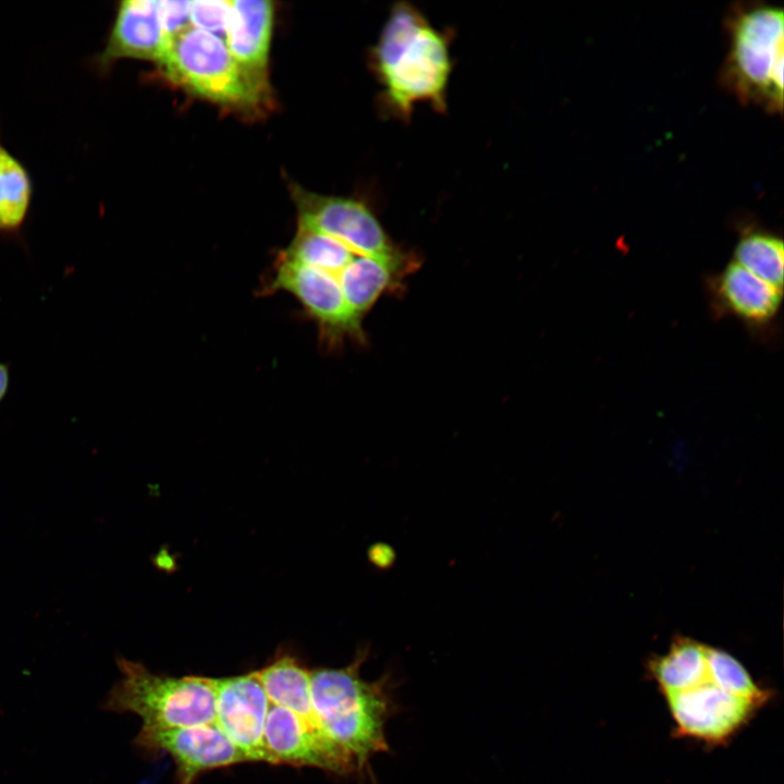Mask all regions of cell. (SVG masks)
<instances>
[{
  "label": "cell",
  "instance_id": "cell-4",
  "mask_svg": "<svg viewBox=\"0 0 784 784\" xmlns=\"http://www.w3.org/2000/svg\"><path fill=\"white\" fill-rule=\"evenodd\" d=\"M783 11L761 7L730 23L731 49L724 82L743 100L781 112L783 106Z\"/></svg>",
  "mask_w": 784,
  "mask_h": 784
},
{
  "label": "cell",
  "instance_id": "cell-18",
  "mask_svg": "<svg viewBox=\"0 0 784 784\" xmlns=\"http://www.w3.org/2000/svg\"><path fill=\"white\" fill-rule=\"evenodd\" d=\"M32 199L29 174L0 142V233L17 232Z\"/></svg>",
  "mask_w": 784,
  "mask_h": 784
},
{
  "label": "cell",
  "instance_id": "cell-13",
  "mask_svg": "<svg viewBox=\"0 0 784 784\" xmlns=\"http://www.w3.org/2000/svg\"><path fill=\"white\" fill-rule=\"evenodd\" d=\"M164 46L158 1L126 0L119 3L105 49L95 62L101 73L124 58L158 63Z\"/></svg>",
  "mask_w": 784,
  "mask_h": 784
},
{
  "label": "cell",
  "instance_id": "cell-12",
  "mask_svg": "<svg viewBox=\"0 0 784 784\" xmlns=\"http://www.w3.org/2000/svg\"><path fill=\"white\" fill-rule=\"evenodd\" d=\"M666 696L679 730L706 739H720L731 734L755 705L719 688L710 681Z\"/></svg>",
  "mask_w": 784,
  "mask_h": 784
},
{
  "label": "cell",
  "instance_id": "cell-17",
  "mask_svg": "<svg viewBox=\"0 0 784 784\" xmlns=\"http://www.w3.org/2000/svg\"><path fill=\"white\" fill-rule=\"evenodd\" d=\"M357 256L338 240L298 225L293 241L278 257L324 271L339 282L340 274Z\"/></svg>",
  "mask_w": 784,
  "mask_h": 784
},
{
  "label": "cell",
  "instance_id": "cell-21",
  "mask_svg": "<svg viewBox=\"0 0 784 784\" xmlns=\"http://www.w3.org/2000/svg\"><path fill=\"white\" fill-rule=\"evenodd\" d=\"M191 25L225 40L231 17V1L197 0L189 4Z\"/></svg>",
  "mask_w": 784,
  "mask_h": 784
},
{
  "label": "cell",
  "instance_id": "cell-22",
  "mask_svg": "<svg viewBox=\"0 0 784 784\" xmlns=\"http://www.w3.org/2000/svg\"><path fill=\"white\" fill-rule=\"evenodd\" d=\"M191 1H158L159 20L166 44L192 27L189 17ZM166 47V46H164Z\"/></svg>",
  "mask_w": 784,
  "mask_h": 784
},
{
  "label": "cell",
  "instance_id": "cell-15",
  "mask_svg": "<svg viewBox=\"0 0 784 784\" xmlns=\"http://www.w3.org/2000/svg\"><path fill=\"white\" fill-rule=\"evenodd\" d=\"M255 672L271 705L285 708L319 728L311 702V670L296 654L280 649Z\"/></svg>",
  "mask_w": 784,
  "mask_h": 784
},
{
  "label": "cell",
  "instance_id": "cell-3",
  "mask_svg": "<svg viewBox=\"0 0 784 784\" xmlns=\"http://www.w3.org/2000/svg\"><path fill=\"white\" fill-rule=\"evenodd\" d=\"M121 678L109 691L103 709L131 712L142 730H164L215 723L211 677L156 674L139 662L120 658Z\"/></svg>",
  "mask_w": 784,
  "mask_h": 784
},
{
  "label": "cell",
  "instance_id": "cell-2",
  "mask_svg": "<svg viewBox=\"0 0 784 784\" xmlns=\"http://www.w3.org/2000/svg\"><path fill=\"white\" fill-rule=\"evenodd\" d=\"M369 647H359L344 667L311 670V702L317 724L353 772L364 771L372 756L389 750L385 724L392 714L388 674L369 682L360 667Z\"/></svg>",
  "mask_w": 784,
  "mask_h": 784
},
{
  "label": "cell",
  "instance_id": "cell-5",
  "mask_svg": "<svg viewBox=\"0 0 784 784\" xmlns=\"http://www.w3.org/2000/svg\"><path fill=\"white\" fill-rule=\"evenodd\" d=\"M158 64L176 85L219 105L250 108L264 97L245 76L225 42L194 27L166 44Z\"/></svg>",
  "mask_w": 784,
  "mask_h": 784
},
{
  "label": "cell",
  "instance_id": "cell-24",
  "mask_svg": "<svg viewBox=\"0 0 784 784\" xmlns=\"http://www.w3.org/2000/svg\"><path fill=\"white\" fill-rule=\"evenodd\" d=\"M10 385V368L7 364L0 363V403L5 397Z\"/></svg>",
  "mask_w": 784,
  "mask_h": 784
},
{
  "label": "cell",
  "instance_id": "cell-11",
  "mask_svg": "<svg viewBox=\"0 0 784 784\" xmlns=\"http://www.w3.org/2000/svg\"><path fill=\"white\" fill-rule=\"evenodd\" d=\"M706 286L714 314L733 317L756 331H764L775 322L782 304V289L735 261L709 277Z\"/></svg>",
  "mask_w": 784,
  "mask_h": 784
},
{
  "label": "cell",
  "instance_id": "cell-7",
  "mask_svg": "<svg viewBox=\"0 0 784 784\" xmlns=\"http://www.w3.org/2000/svg\"><path fill=\"white\" fill-rule=\"evenodd\" d=\"M298 225L331 236L354 253L389 257L402 249L394 245L372 210L363 201L319 195L296 187Z\"/></svg>",
  "mask_w": 784,
  "mask_h": 784
},
{
  "label": "cell",
  "instance_id": "cell-1",
  "mask_svg": "<svg viewBox=\"0 0 784 784\" xmlns=\"http://www.w3.org/2000/svg\"><path fill=\"white\" fill-rule=\"evenodd\" d=\"M450 44V35L432 26L413 4L393 5L369 53L384 114L408 122L419 103L439 113L446 111L453 70Z\"/></svg>",
  "mask_w": 784,
  "mask_h": 784
},
{
  "label": "cell",
  "instance_id": "cell-16",
  "mask_svg": "<svg viewBox=\"0 0 784 784\" xmlns=\"http://www.w3.org/2000/svg\"><path fill=\"white\" fill-rule=\"evenodd\" d=\"M708 646L679 637L666 654L652 663V672L666 695L695 688L709 681Z\"/></svg>",
  "mask_w": 784,
  "mask_h": 784
},
{
  "label": "cell",
  "instance_id": "cell-10",
  "mask_svg": "<svg viewBox=\"0 0 784 784\" xmlns=\"http://www.w3.org/2000/svg\"><path fill=\"white\" fill-rule=\"evenodd\" d=\"M270 764L318 768L351 773L346 762L322 732L292 711L270 705L264 734Z\"/></svg>",
  "mask_w": 784,
  "mask_h": 784
},
{
  "label": "cell",
  "instance_id": "cell-9",
  "mask_svg": "<svg viewBox=\"0 0 784 784\" xmlns=\"http://www.w3.org/2000/svg\"><path fill=\"white\" fill-rule=\"evenodd\" d=\"M215 724L240 749L246 761L268 763L264 734L270 701L255 671L212 678Z\"/></svg>",
  "mask_w": 784,
  "mask_h": 784
},
{
  "label": "cell",
  "instance_id": "cell-19",
  "mask_svg": "<svg viewBox=\"0 0 784 784\" xmlns=\"http://www.w3.org/2000/svg\"><path fill=\"white\" fill-rule=\"evenodd\" d=\"M733 261L771 285L783 287L784 249L781 237L762 231L745 233L735 246Z\"/></svg>",
  "mask_w": 784,
  "mask_h": 784
},
{
  "label": "cell",
  "instance_id": "cell-23",
  "mask_svg": "<svg viewBox=\"0 0 784 784\" xmlns=\"http://www.w3.org/2000/svg\"><path fill=\"white\" fill-rule=\"evenodd\" d=\"M367 556L369 562L381 571L391 568L396 560L395 550L385 542L372 543L367 551Z\"/></svg>",
  "mask_w": 784,
  "mask_h": 784
},
{
  "label": "cell",
  "instance_id": "cell-6",
  "mask_svg": "<svg viewBox=\"0 0 784 784\" xmlns=\"http://www.w3.org/2000/svg\"><path fill=\"white\" fill-rule=\"evenodd\" d=\"M278 291L296 297L317 323L320 341L329 348L340 346L347 339L365 342L362 320L353 314L338 280L329 273L278 257L273 275L262 294Z\"/></svg>",
  "mask_w": 784,
  "mask_h": 784
},
{
  "label": "cell",
  "instance_id": "cell-20",
  "mask_svg": "<svg viewBox=\"0 0 784 784\" xmlns=\"http://www.w3.org/2000/svg\"><path fill=\"white\" fill-rule=\"evenodd\" d=\"M707 663L709 681L719 688L755 705L762 698L746 669L727 652L708 647Z\"/></svg>",
  "mask_w": 784,
  "mask_h": 784
},
{
  "label": "cell",
  "instance_id": "cell-8",
  "mask_svg": "<svg viewBox=\"0 0 784 784\" xmlns=\"http://www.w3.org/2000/svg\"><path fill=\"white\" fill-rule=\"evenodd\" d=\"M142 750L166 752L175 764V784H194L204 772L246 762L240 749L215 724L142 730L134 739Z\"/></svg>",
  "mask_w": 784,
  "mask_h": 784
},
{
  "label": "cell",
  "instance_id": "cell-14",
  "mask_svg": "<svg viewBox=\"0 0 784 784\" xmlns=\"http://www.w3.org/2000/svg\"><path fill=\"white\" fill-rule=\"evenodd\" d=\"M267 0H233L225 45L248 81L265 96L273 23Z\"/></svg>",
  "mask_w": 784,
  "mask_h": 784
}]
</instances>
